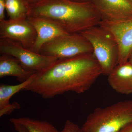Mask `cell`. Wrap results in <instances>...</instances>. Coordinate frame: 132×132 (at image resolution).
Wrapping results in <instances>:
<instances>
[{
    "label": "cell",
    "mask_w": 132,
    "mask_h": 132,
    "mask_svg": "<svg viewBox=\"0 0 132 132\" xmlns=\"http://www.w3.org/2000/svg\"><path fill=\"white\" fill-rule=\"evenodd\" d=\"M102 75L93 53L59 59L45 71L36 73L32 82L23 91L49 99L69 92H86Z\"/></svg>",
    "instance_id": "cell-1"
},
{
    "label": "cell",
    "mask_w": 132,
    "mask_h": 132,
    "mask_svg": "<svg viewBox=\"0 0 132 132\" xmlns=\"http://www.w3.org/2000/svg\"><path fill=\"white\" fill-rule=\"evenodd\" d=\"M28 16L50 19L69 34L82 32L100 25L102 20L91 2L71 0H40L29 6Z\"/></svg>",
    "instance_id": "cell-2"
},
{
    "label": "cell",
    "mask_w": 132,
    "mask_h": 132,
    "mask_svg": "<svg viewBox=\"0 0 132 132\" xmlns=\"http://www.w3.org/2000/svg\"><path fill=\"white\" fill-rule=\"evenodd\" d=\"M132 122V100L98 108L88 114L81 132H118Z\"/></svg>",
    "instance_id": "cell-3"
},
{
    "label": "cell",
    "mask_w": 132,
    "mask_h": 132,
    "mask_svg": "<svg viewBox=\"0 0 132 132\" xmlns=\"http://www.w3.org/2000/svg\"><path fill=\"white\" fill-rule=\"evenodd\" d=\"M80 34L92 45L102 75L108 76L118 65L119 60V48L113 35L100 25Z\"/></svg>",
    "instance_id": "cell-4"
},
{
    "label": "cell",
    "mask_w": 132,
    "mask_h": 132,
    "mask_svg": "<svg viewBox=\"0 0 132 132\" xmlns=\"http://www.w3.org/2000/svg\"><path fill=\"white\" fill-rule=\"evenodd\" d=\"M93 53L90 42L80 33L69 34L55 38L43 46L40 54L59 59Z\"/></svg>",
    "instance_id": "cell-5"
},
{
    "label": "cell",
    "mask_w": 132,
    "mask_h": 132,
    "mask_svg": "<svg viewBox=\"0 0 132 132\" xmlns=\"http://www.w3.org/2000/svg\"><path fill=\"white\" fill-rule=\"evenodd\" d=\"M0 52L14 57L25 69L36 73L45 71L59 59L33 52L19 43L8 39H0Z\"/></svg>",
    "instance_id": "cell-6"
},
{
    "label": "cell",
    "mask_w": 132,
    "mask_h": 132,
    "mask_svg": "<svg viewBox=\"0 0 132 132\" xmlns=\"http://www.w3.org/2000/svg\"><path fill=\"white\" fill-rule=\"evenodd\" d=\"M35 29L27 18L0 20V39H8L19 43L30 50L36 38Z\"/></svg>",
    "instance_id": "cell-7"
},
{
    "label": "cell",
    "mask_w": 132,
    "mask_h": 132,
    "mask_svg": "<svg viewBox=\"0 0 132 132\" xmlns=\"http://www.w3.org/2000/svg\"><path fill=\"white\" fill-rule=\"evenodd\" d=\"M100 26L112 34L118 44V64L128 61L132 50V18L118 21L101 20Z\"/></svg>",
    "instance_id": "cell-8"
},
{
    "label": "cell",
    "mask_w": 132,
    "mask_h": 132,
    "mask_svg": "<svg viewBox=\"0 0 132 132\" xmlns=\"http://www.w3.org/2000/svg\"><path fill=\"white\" fill-rule=\"evenodd\" d=\"M36 32V38L30 50L39 53L43 46L55 38L68 34L61 26L50 19L40 16H28Z\"/></svg>",
    "instance_id": "cell-9"
},
{
    "label": "cell",
    "mask_w": 132,
    "mask_h": 132,
    "mask_svg": "<svg viewBox=\"0 0 132 132\" xmlns=\"http://www.w3.org/2000/svg\"><path fill=\"white\" fill-rule=\"evenodd\" d=\"M102 20L118 21L132 18V5L127 0H91Z\"/></svg>",
    "instance_id": "cell-10"
},
{
    "label": "cell",
    "mask_w": 132,
    "mask_h": 132,
    "mask_svg": "<svg viewBox=\"0 0 132 132\" xmlns=\"http://www.w3.org/2000/svg\"><path fill=\"white\" fill-rule=\"evenodd\" d=\"M108 76L109 84L118 93H132V65L129 61L118 64Z\"/></svg>",
    "instance_id": "cell-11"
},
{
    "label": "cell",
    "mask_w": 132,
    "mask_h": 132,
    "mask_svg": "<svg viewBox=\"0 0 132 132\" xmlns=\"http://www.w3.org/2000/svg\"><path fill=\"white\" fill-rule=\"evenodd\" d=\"M36 73H34L27 80L16 85H0V117L12 113L15 109H20V106L14 102L11 104L10 100L11 97L20 91H23L26 87L29 85L34 79Z\"/></svg>",
    "instance_id": "cell-12"
},
{
    "label": "cell",
    "mask_w": 132,
    "mask_h": 132,
    "mask_svg": "<svg viewBox=\"0 0 132 132\" xmlns=\"http://www.w3.org/2000/svg\"><path fill=\"white\" fill-rule=\"evenodd\" d=\"M25 69L14 57L6 54L0 56V78L6 76L16 78L20 82H23L36 73Z\"/></svg>",
    "instance_id": "cell-13"
},
{
    "label": "cell",
    "mask_w": 132,
    "mask_h": 132,
    "mask_svg": "<svg viewBox=\"0 0 132 132\" xmlns=\"http://www.w3.org/2000/svg\"><path fill=\"white\" fill-rule=\"evenodd\" d=\"M10 120L13 124L16 123L22 125L28 132H59L55 127L46 121L24 117L12 118Z\"/></svg>",
    "instance_id": "cell-14"
},
{
    "label": "cell",
    "mask_w": 132,
    "mask_h": 132,
    "mask_svg": "<svg viewBox=\"0 0 132 132\" xmlns=\"http://www.w3.org/2000/svg\"><path fill=\"white\" fill-rule=\"evenodd\" d=\"M6 10L9 19L27 18L29 6L24 0H5Z\"/></svg>",
    "instance_id": "cell-15"
},
{
    "label": "cell",
    "mask_w": 132,
    "mask_h": 132,
    "mask_svg": "<svg viewBox=\"0 0 132 132\" xmlns=\"http://www.w3.org/2000/svg\"><path fill=\"white\" fill-rule=\"evenodd\" d=\"M59 132H81V128L69 120H67L63 130Z\"/></svg>",
    "instance_id": "cell-16"
},
{
    "label": "cell",
    "mask_w": 132,
    "mask_h": 132,
    "mask_svg": "<svg viewBox=\"0 0 132 132\" xmlns=\"http://www.w3.org/2000/svg\"><path fill=\"white\" fill-rule=\"evenodd\" d=\"M6 5L5 0H0V20H5Z\"/></svg>",
    "instance_id": "cell-17"
},
{
    "label": "cell",
    "mask_w": 132,
    "mask_h": 132,
    "mask_svg": "<svg viewBox=\"0 0 132 132\" xmlns=\"http://www.w3.org/2000/svg\"><path fill=\"white\" fill-rule=\"evenodd\" d=\"M15 130L18 132H28L27 129L20 124L18 123H13Z\"/></svg>",
    "instance_id": "cell-18"
},
{
    "label": "cell",
    "mask_w": 132,
    "mask_h": 132,
    "mask_svg": "<svg viewBox=\"0 0 132 132\" xmlns=\"http://www.w3.org/2000/svg\"><path fill=\"white\" fill-rule=\"evenodd\" d=\"M118 132H132V122L128 124Z\"/></svg>",
    "instance_id": "cell-19"
},
{
    "label": "cell",
    "mask_w": 132,
    "mask_h": 132,
    "mask_svg": "<svg viewBox=\"0 0 132 132\" xmlns=\"http://www.w3.org/2000/svg\"><path fill=\"white\" fill-rule=\"evenodd\" d=\"M24 1L26 3H27L29 6L30 5H34V4H35L37 3L40 0H24Z\"/></svg>",
    "instance_id": "cell-20"
},
{
    "label": "cell",
    "mask_w": 132,
    "mask_h": 132,
    "mask_svg": "<svg viewBox=\"0 0 132 132\" xmlns=\"http://www.w3.org/2000/svg\"><path fill=\"white\" fill-rule=\"evenodd\" d=\"M71 1H73L76 2H90L91 0H71Z\"/></svg>",
    "instance_id": "cell-21"
},
{
    "label": "cell",
    "mask_w": 132,
    "mask_h": 132,
    "mask_svg": "<svg viewBox=\"0 0 132 132\" xmlns=\"http://www.w3.org/2000/svg\"><path fill=\"white\" fill-rule=\"evenodd\" d=\"M128 61H129L130 64L132 65V50L130 53V55H129Z\"/></svg>",
    "instance_id": "cell-22"
},
{
    "label": "cell",
    "mask_w": 132,
    "mask_h": 132,
    "mask_svg": "<svg viewBox=\"0 0 132 132\" xmlns=\"http://www.w3.org/2000/svg\"><path fill=\"white\" fill-rule=\"evenodd\" d=\"M127 1L132 5V0H127Z\"/></svg>",
    "instance_id": "cell-23"
}]
</instances>
